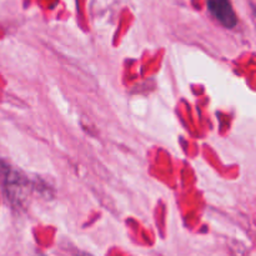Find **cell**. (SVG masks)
<instances>
[{
    "label": "cell",
    "mask_w": 256,
    "mask_h": 256,
    "mask_svg": "<svg viewBox=\"0 0 256 256\" xmlns=\"http://www.w3.org/2000/svg\"><path fill=\"white\" fill-rule=\"evenodd\" d=\"M0 175L5 192L12 202L20 204L28 195V180L19 170L6 164H0Z\"/></svg>",
    "instance_id": "obj_1"
},
{
    "label": "cell",
    "mask_w": 256,
    "mask_h": 256,
    "mask_svg": "<svg viewBox=\"0 0 256 256\" xmlns=\"http://www.w3.org/2000/svg\"><path fill=\"white\" fill-rule=\"evenodd\" d=\"M208 8L210 12L226 28H234L236 25V15L232 10L229 0H209Z\"/></svg>",
    "instance_id": "obj_2"
}]
</instances>
